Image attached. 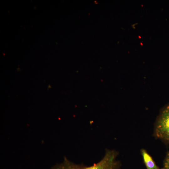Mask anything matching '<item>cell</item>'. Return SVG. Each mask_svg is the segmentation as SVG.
I'll list each match as a JSON object with an SVG mask.
<instances>
[{"mask_svg": "<svg viewBox=\"0 0 169 169\" xmlns=\"http://www.w3.org/2000/svg\"><path fill=\"white\" fill-rule=\"evenodd\" d=\"M144 163L146 169H163L160 168L156 164L151 156L143 148L141 150Z\"/></svg>", "mask_w": 169, "mask_h": 169, "instance_id": "3", "label": "cell"}, {"mask_svg": "<svg viewBox=\"0 0 169 169\" xmlns=\"http://www.w3.org/2000/svg\"><path fill=\"white\" fill-rule=\"evenodd\" d=\"M163 169H169V151L165 158L163 163Z\"/></svg>", "mask_w": 169, "mask_h": 169, "instance_id": "4", "label": "cell"}, {"mask_svg": "<svg viewBox=\"0 0 169 169\" xmlns=\"http://www.w3.org/2000/svg\"><path fill=\"white\" fill-rule=\"evenodd\" d=\"M154 135L169 145V105L161 110L155 123Z\"/></svg>", "mask_w": 169, "mask_h": 169, "instance_id": "2", "label": "cell"}, {"mask_svg": "<svg viewBox=\"0 0 169 169\" xmlns=\"http://www.w3.org/2000/svg\"><path fill=\"white\" fill-rule=\"evenodd\" d=\"M117 156L116 151L107 150L103 158L90 166L76 164L64 157L62 163L55 165L51 169H120V163L116 159Z\"/></svg>", "mask_w": 169, "mask_h": 169, "instance_id": "1", "label": "cell"}]
</instances>
